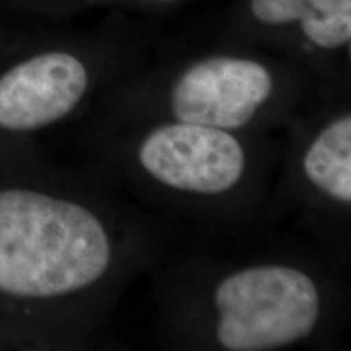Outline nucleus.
I'll use <instances>...</instances> for the list:
<instances>
[{
    "instance_id": "f257e3e1",
    "label": "nucleus",
    "mask_w": 351,
    "mask_h": 351,
    "mask_svg": "<svg viewBox=\"0 0 351 351\" xmlns=\"http://www.w3.org/2000/svg\"><path fill=\"white\" fill-rule=\"evenodd\" d=\"M152 226L111 186L75 194L0 189V298L67 306L99 335L127 283L155 257Z\"/></svg>"
},
{
    "instance_id": "f03ea898",
    "label": "nucleus",
    "mask_w": 351,
    "mask_h": 351,
    "mask_svg": "<svg viewBox=\"0 0 351 351\" xmlns=\"http://www.w3.org/2000/svg\"><path fill=\"white\" fill-rule=\"evenodd\" d=\"M300 64L215 36L140 65L101 93L104 124L178 121L232 132L287 129L320 85Z\"/></svg>"
},
{
    "instance_id": "7ed1b4c3",
    "label": "nucleus",
    "mask_w": 351,
    "mask_h": 351,
    "mask_svg": "<svg viewBox=\"0 0 351 351\" xmlns=\"http://www.w3.org/2000/svg\"><path fill=\"white\" fill-rule=\"evenodd\" d=\"M96 152L161 207L226 226L267 213L283 158L271 134L178 121L106 125Z\"/></svg>"
},
{
    "instance_id": "20e7f679",
    "label": "nucleus",
    "mask_w": 351,
    "mask_h": 351,
    "mask_svg": "<svg viewBox=\"0 0 351 351\" xmlns=\"http://www.w3.org/2000/svg\"><path fill=\"white\" fill-rule=\"evenodd\" d=\"M168 314L184 343L223 351H274L302 345L332 319V283L289 256L197 263L173 275Z\"/></svg>"
},
{
    "instance_id": "39448f33",
    "label": "nucleus",
    "mask_w": 351,
    "mask_h": 351,
    "mask_svg": "<svg viewBox=\"0 0 351 351\" xmlns=\"http://www.w3.org/2000/svg\"><path fill=\"white\" fill-rule=\"evenodd\" d=\"M215 36L287 57L320 82H345L351 0H232Z\"/></svg>"
},
{
    "instance_id": "423d86ee",
    "label": "nucleus",
    "mask_w": 351,
    "mask_h": 351,
    "mask_svg": "<svg viewBox=\"0 0 351 351\" xmlns=\"http://www.w3.org/2000/svg\"><path fill=\"white\" fill-rule=\"evenodd\" d=\"M341 85L320 83L289 122V148L280 169L289 199L319 219V228L332 219L343 226L351 212V111L343 98L333 96Z\"/></svg>"
},
{
    "instance_id": "0eeeda50",
    "label": "nucleus",
    "mask_w": 351,
    "mask_h": 351,
    "mask_svg": "<svg viewBox=\"0 0 351 351\" xmlns=\"http://www.w3.org/2000/svg\"><path fill=\"white\" fill-rule=\"evenodd\" d=\"M15 3L34 8L54 16H73L88 10L111 8L114 12H134L145 15H163L166 12L176 10L187 0H12Z\"/></svg>"
}]
</instances>
